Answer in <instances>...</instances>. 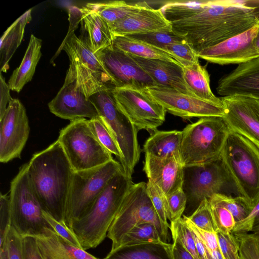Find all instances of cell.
Instances as JSON below:
<instances>
[{
  "label": "cell",
  "mask_w": 259,
  "mask_h": 259,
  "mask_svg": "<svg viewBox=\"0 0 259 259\" xmlns=\"http://www.w3.org/2000/svg\"><path fill=\"white\" fill-rule=\"evenodd\" d=\"M259 23L244 1H206L193 15L170 23L196 53L240 34Z\"/></svg>",
  "instance_id": "cell-1"
},
{
  "label": "cell",
  "mask_w": 259,
  "mask_h": 259,
  "mask_svg": "<svg viewBox=\"0 0 259 259\" xmlns=\"http://www.w3.org/2000/svg\"><path fill=\"white\" fill-rule=\"evenodd\" d=\"M27 163L30 182L44 210L65 223L74 171L58 140L34 153Z\"/></svg>",
  "instance_id": "cell-2"
},
{
  "label": "cell",
  "mask_w": 259,
  "mask_h": 259,
  "mask_svg": "<svg viewBox=\"0 0 259 259\" xmlns=\"http://www.w3.org/2000/svg\"><path fill=\"white\" fill-rule=\"evenodd\" d=\"M132 178L123 170L109 182L90 209L69 228L84 250L94 248L105 239L110 225L133 184Z\"/></svg>",
  "instance_id": "cell-3"
},
{
  "label": "cell",
  "mask_w": 259,
  "mask_h": 259,
  "mask_svg": "<svg viewBox=\"0 0 259 259\" xmlns=\"http://www.w3.org/2000/svg\"><path fill=\"white\" fill-rule=\"evenodd\" d=\"M231 131L223 117H206L182 131L180 162L184 167L202 165L221 159Z\"/></svg>",
  "instance_id": "cell-4"
},
{
  "label": "cell",
  "mask_w": 259,
  "mask_h": 259,
  "mask_svg": "<svg viewBox=\"0 0 259 259\" xmlns=\"http://www.w3.org/2000/svg\"><path fill=\"white\" fill-rule=\"evenodd\" d=\"M221 159L240 196L252 209L259 202V149L244 137L231 131Z\"/></svg>",
  "instance_id": "cell-5"
},
{
  "label": "cell",
  "mask_w": 259,
  "mask_h": 259,
  "mask_svg": "<svg viewBox=\"0 0 259 259\" xmlns=\"http://www.w3.org/2000/svg\"><path fill=\"white\" fill-rule=\"evenodd\" d=\"M113 89L101 90L90 96L89 99L118 146L121 154L119 161L124 174L132 178L140 158L139 131L118 108L113 95Z\"/></svg>",
  "instance_id": "cell-6"
},
{
  "label": "cell",
  "mask_w": 259,
  "mask_h": 259,
  "mask_svg": "<svg viewBox=\"0 0 259 259\" xmlns=\"http://www.w3.org/2000/svg\"><path fill=\"white\" fill-rule=\"evenodd\" d=\"M62 49L70 60L64 83H72L88 98L101 90L115 88L96 54L73 31L68 33Z\"/></svg>",
  "instance_id": "cell-7"
},
{
  "label": "cell",
  "mask_w": 259,
  "mask_h": 259,
  "mask_svg": "<svg viewBox=\"0 0 259 259\" xmlns=\"http://www.w3.org/2000/svg\"><path fill=\"white\" fill-rule=\"evenodd\" d=\"M145 223L153 224L163 242L169 240L168 231L162 224L148 193L147 183H133L107 233V237L112 241L110 251L119 247L123 237L132 229Z\"/></svg>",
  "instance_id": "cell-8"
},
{
  "label": "cell",
  "mask_w": 259,
  "mask_h": 259,
  "mask_svg": "<svg viewBox=\"0 0 259 259\" xmlns=\"http://www.w3.org/2000/svg\"><path fill=\"white\" fill-rule=\"evenodd\" d=\"M57 140L75 172L101 166L113 159L97 140L86 118L71 120Z\"/></svg>",
  "instance_id": "cell-9"
},
{
  "label": "cell",
  "mask_w": 259,
  "mask_h": 259,
  "mask_svg": "<svg viewBox=\"0 0 259 259\" xmlns=\"http://www.w3.org/2000/svg\"><path fill=\"white\" fill-rule=\"evenodd\" d=\"M28 163L22 165L10 184L11 226L22 237H34L51 227L42 215L44 210L28 175Z\"/></svg>",
  "instance_id": "cell-10"
},
{
  "label": "cell",
  "mask_w": 259,
  "mask_h": 259,
  "mask_svg": "<svg viewBox=\"0 0 259 259\" xmlns=\"http://www.w3.org/2000/svg\"><path fill=\"white\" fill-rule=\"evenodd\" d=\"M122 170L120 163L113 159L96 168L74 171L65 214L69 228L90 209L109 182Z\"/></svg>",
  "instance_id": "cell-11"
},
{
  "label": "cell",
  "mask_w": 259,
  "mask_h": 259,
  "mask_svg": "<svg viewBox=\"0 0 259 259\" xmlns=\"http://www.w3.org/2000/svg\"><path fill=\"white\" fill-rule=\"evenodd\" d=\"M183 189L187 204L196 208L202 200H208L215 194L241 196L221 159L202 165L184 167Z\"/></svg>",
  "instance_id": "cell-12"
},
{
  "label": "cell",
  "mask_w": 259,
  "mask_h": 259,
  "mask_svg": "<svg viewBox=\"0 0 259 259\" xmlns=\"http://www.w3.org/2000/svg\"><path fill=\"white\" fill-rule=\"evenodd\" d=\"M112 93L118 108L138 131L145 130L153 132L164 122L165 109L146 90L114 88Z\"/></svg>",
  "instance_id": "cell-13"
},
{
  "label": "cell",
  "mask_w": 259,
  "mask_h": 259,
  "mask_svg": "<svg viewBox=\"0 0 259 259\" xmlns=\"http://www.w3.org/2000/svg\"><path fill=\"white\" fill-rule=\"evenodd\" d=\"M146 91L166 111L184 119L223 117L225 114L223 104L204 100L171 88L155 86Z\"/></svg>",
  "instance_id": "cell-14"
},
{
  "label": "cell",
  "mask_w": 259,
  "mask_h": 259,
  "mask_svg": "<svg viewBox=\"0 0 259 259\" xmlns=\"http://www.w3.org/2000/svg\"><path fill=\"white\" fill-rule=\"evenodd\" d=\"M30 127L25 108L18 99L9 102L0 118V161L20 158L29 137Z\"/></svg>",
  "instance_id": "cell-15"
},
{
  "label": "cell",
  "mask_w": 259,
  "mask_h": 259,
  "mask_svg": "<svg viewBox=\"0 0 259 259\" xmlns=\"http://www.w3.org/2000/svg\"><path fill=\"white\" fill-rule=\"evenodd\" d=\"M95 54L115 88L146 90L156 86L130 54L113 45L99 51Z\"/></svg>",
  "instance_id": "cell-16"
},
{
  "label": "cell",
  "mask_w": 259,
  "mask_h": 259,
  "mask_svg": "<svg viewBox=\"0 0 259 259\" xmlns=\"http://www.w3.org/2000/svg\"><path fill=\"white\" fill-rule=\"evenodd\" d=\"M221 99L225 108L223 118L230 131L259 149V100L243 95L225 96Z\"/></svg>",
  "instance_id": "cell-17"
},
{
  "label": "cell",
  "mask_w": 259,
  "mask_h": 259,
  "mask_svg": "<svg viewBox=\"0 0 259 259\" xmlns=\"http://www.w3.org/2000/svg\"><path fill=\"white\" fill-rule=\"evenodd\" d=\"M258 28L259 23L240 34L201 50L197 53V56L208 62L220 65H239L258 58L259 54L254 40Z\"/></svg>",
  "instance_id": "cell-18"
},
{
  "label": "cell",
  "mask_w": 259,
  "mask_h": 259,
  "mask_svg": "<svg viewBox=\"0 0 259 259\" xmlns=\"http://www.w3.org/2000/svg\"><path fill=\"white\" fill-rule=\"evenodd\" d=\"M218 94L250 96L259 100V57L239 64L218 81Z\"/></svg>",
  "instance_id": "cell-19"
},
{
  "label": "cell",
  "mask_w": 259,
  "mask_h": 259,
  "mask_svg": "<svg viewBox=\"0 0 259 259\" xmlns=\"http://www.w3.org/2000/svg\"><path fill=\"white\" fill-rule=\"evenodd\" d=\"M51 113L60 118L71 120L89 119L99 116L92 102L72 83H64L55 98L48 104Z\"/></svg>",
  "instance_id": "cell-20"
},
{
  "label": "cell",
  "mask_w": 259,
  "mask_h": 259,
  "mask_svg": "<svg viewBox=\"0 0 259 259\" xmlns=\"http://www.w3.org/2000/svg\"><path fill=\"white\" fill-rule=\"evenodd\" d=\"M143 170L148 181L158 187L165 196L183 187L184 167L175 157L145 155Z\"/></svg>",
  "instance_id": "cell-21"
},
{
  "label": "cell",
  "mask_w": 259,
  "mask_h": 259,
  "mask_svg": "<svg viewBox=\"0 0 259 259\" xmlns=\"http://www.w3.org/2000/svg\"><path fill=\"white\" fill-rule=\"evenodd\" d=\"M114 36L128 35L172 29L161 9L142 7L125 18L109 24Z\"/></svg>",
  "instance_id": "cell-22"
},
{
  "label": "cell",
  "mask_w": 259,
  "mask_h": 259,
  "mask_svg": "<svg viewBox=\"0 0 259 259\" xmlns=\"http://www.w3.org/2000/svg\"><path fill=\"white\" fill-rule=\"evenodd\" d=\"M130 55L149 75L156 86L171 88L185 94L195 96L184 79L183 67L180 64L161 59H146Z\"/></svg>",
  "instance_id": "cell-23"
},
{
  "label": "cell",
  "mask_w": 259,
  "mask_h": 259,
  "mask_svg": "<svg viewBox=\"0 0 259 259\" xmlns=\"http://www.w3.org/2000/svg\"><path fill=\"white\" fill-rule=\"evenodd\" d=\"M81 32L79 37L96 54L112 45L114 35L109 24L96 11L85 7L80 9Z\"/></svg>",
  "instance_id": "cell-24"
},
{
  "label": "cell",
  "mask_w": 259,
  "mask_h": 259,
  "mask_svg": "<svg viewBox=\"0 0 259 259\" xmlns=\"http://www.w3.org/2000/svg\"><path fill=\"white\" fill-rule=\"evenodd\" d=\"M34 237L42 259H100L72 244L51 227Z\"/></svg>",
  "instance_id": "cell-25"
},
{
  "label": "cell",
  "mask_w": 259,
  "mask_h": 259,
  "mask_svg": "<svg viewBox=\"0 0 259 259\" xmlns=\"http://www.w3.org/2000/svg\"><path fill=\"white\" fill-rule=\"evenodd\" d=\"M42 41L31 34L28 47L20 66L11 75L8 84L10 90L19 93L31 80L41 57Z\"/></svg>",
  "instance_id": "cell-26"
},
{
  "label": "cell",
  "mask_w": 259,
  "mask_h": 259,
  "mask_svg": "<svg viewBox=\"0 0 259 259\" xmlns=\"http://www.w3.org/2000/svg\"><path fill=\"white\" fill-rule=\"evenodd\" d=\"M182 131H156L152 132L143 146L145 155L158 158L175 157L180 161Z\"/></svg>",
  "instance_id": "cell-27"
},
{
  "label": "cell",
  "mask_w": 259,
  "mask_h": 259,
  "mask_svg": "<svg viewBox=\"0 0 259 259\" xmlns=\"http://www.w3.org/2000/svg\"><path fill=\"white\" fill-rule=\"evenodd\" d=\"M104 259H173L172 244L162 241L122 246Z\"/></svg>",
  "instance_id": "cell-28"
},
{
  "label": "cell",
  "mask_w": 259,
  "mask_h": 259,
  "mask_svg": "<svg viewBox=\"0 0 259 259\" xmlns=\"http://www.w3.org/2000/svg\"><path fill=\"white\" fill-rule=\"evenodd\" d=\"M31 9H29L18 18L4 33L1 38V72H6L8 63L20 45L25 27L31 21Z\"/></svg>",
  "instance_id": "cell-29"
},
{
  "label": "cell",
  "mask_w": 259,
  "mask_h": 259,
  "mask_svg": "<svg viewBox=\"0 0 259 259\" xmlns=\"http://www.w3.org/2000/svg\"><path fill=\"white\" fill-rule=\"evenodd\" d=\"M184 79L193 94L204 100L223 104L221 98L215 96L210 87V77L206 66L200 63L183 67Z\"/></svg>",
  "instance_id": "cell-30"
},
{
  "label": "cell",
  "mask_w": 259,
  "mask_h": 259,
  "mask_svg": "<svg viewBox=\"0 0 259 259\" xmlns=\"http://www.w3.org/2000/svg\"><path fill=\"white\" fill-rule=\"evenodd\" d=\"M112 45L135 56L146 59H161L179 63L166 52L127 36H114Z\"/></svg>",
  "instance_id": "cell-31"
},
{
  "label": "cell",
  "mask_w": 259,
  "mask_h": 259,
  "mask_svg": "<svg viewBox=\"0 0 259 259\" xmlns=\"http://www.w3.org/2000/svg\"><path fill=\"white\" fill-rule=\"evenodd\" d=\"M85 7L94 10L109 24L125 18L142 8L123 1L89 3Z\"/></svg>",
  "instance_id": "cell-32"
},
{
  "label": "cell",
  "mask_w": 259,
  "mask_h": 259,
  "mask_svg": "<svg viewBox=\"0 0 259 259\" xmlns=\"http://www.w3.org/2000/svg\"><path fill=\"white\" fill-rule=\"evenodd\" d=\"M208 201L228 210L233 215L236 223L244 220L252 210L249 203L242 196L215 194Z\"/></svg>",
  "instance_id": "cell-33"
},
{
  "label": "cell",
  "mask_w": 259,
  "mask_h": 259,
  "mask_svg": "<svg viewBox=\"0 0 259 259\" xmlns=\"http://www.w3.org/2000/svg\"><path fill=\"white\" fill-rule=\"evenodd\" d=\"M206 1H169L161 10L170 23L189 17L197 13Z\"/></svg>",
  "instance_id": "cell-34"
},
{
  "label": "cell",
  "mask_w": 259,
  "mask_h": 259,
  "mask_svg": "<svg viewBox=\"0 0 259 259\" xmlns=\"http://www.w3.org/2000/svg\"><path fill=\"white\" fill-rule=\"evenodd\" d=\"M162 241L161 237L155 227L152 224L145 223L134 228L128 232L121 240L119 247L125 245Z\"/></svg>",
  "instance_id": "cell-35"
},
{
  "label": "cell",
  "mask_w": 259,
  "mask_h": 259,
  "mask_svg": "<svg viewBox=\"0 0 259 259\" xmlns=\"http://www.w3.org/2000/svg\"><path fill=\"white\" fill-rule=\"evenodd\" d=\"M89 124L99 142L107 151L111 154L115 155L120 160L121 154L118 146L100 116L89 119Z\"/></svg>",
  "instance_id": "cell-36"
},
{
  "label": "cell",
  "mask_w": 259,
  "mask_h": 259,
  "mask_svg": "<svg viewBox=\"0 0 259 259\" xmlns=\"http://www.w3.org/2000/svg\"><path fill=\"white\" fill-rule=\"evenodd\" d=\"M125 36L145 42L164 51L169 45L184 39L172 29Z\"/></svg>",
  "instance_id": "cell-37"
},
{
  "label": "cell",
  "mask_w": 259,
  "mask_h": 259,
  "mask_svg": "<svg viewBox=\"0 0 259 259\" xmlns=\"http://www.w3.org/2000/svg\"><path fill=\"white\" fill-rule=\"evenodd\" d=\"M169 229L172 239L178 240L195 259H199L193 233L182 218L178 221L170 222Z\"/></svg>",
  "instance_id": "cell-38"
},
{
  "label": "cell",
  "mask_w": 259,
  "mask_h": 259,
  "mask_svg": "<svg viewBox=\"0 0 259 259\" xmlns=\"http://www.w3.org/2000/svg\"><path fill=\"white\" fill-rule=\"evenodd\" d=\"M1 258L24 259L23 237L11 226L3 243L0 245Z\"/></svg>",
  "instance_id": "cell-39"
},
{
  "label": "cell",
  "mask_w": 259,
  "mask_h": 259,
  "mask_svg": "<svg viewBox=\"0 0 259 259\" xmlns=\"http://www.w3.org/2000/svg\"><path fill=\"white\" fill-rule=\"evenodd\" d=\"M165 51L183 67L199 64L197 53L184 39L169 45Z\"/></svg>",
  "instance_id": "cell-40"
},
{
  "label": "cell",
  "mask_w": 259,
  "mask_h": 259,
  "mask_svg": "<svg viewBox=\"0 0 259 259\" xmlns=\"http://www.w3.org/2000/svg\"><path fill=\"white\" fill-rule=\"evenodd\" d=\"M188 219L198 228L204 231L216 233L217 228L212 218L208 200H202Z\"/></svg>",
  "instance_id": "cell-41"
},
{
  "label": "cell",
  "mask_w": 259,
  "mask_h": 259,
  "mask_svg": "<svg viewBox=\"0 0 259 259\" xmlns=\"http://www.w3.org/2000/svg\"><path fill=\"white\" fill-rule=\"evenodd\" d=\"M187 202V196L183 187L165 196L166 209L168 220L170 222L182 218Z\"/></svg>",
  "instance_id": "cell-42"
},
{
  "label": "cell",
  "mask_w": 259,
  "mask_h": 259,
  "mask_svg": "<svg viewBox=\"0 0 259 259\" xmlns=\"http://www.w3.org/2000/svg\"><path fill=\"white\" fill-rule=\"evenodd\" d=\"M234 234L239 242L240 259H259V232Z\"/></svg>",
  "instance_id": "cell-43"
},
{
  "label": "cell",
  "mask_w": 259,
  "mask_h": 259,
  "mask_svg": "<svg viewBox=\"0 0 259 259\" xmlns=\"http://www.w3.org/2000/svg\"><path fill=\"white\" fill-rule=\"evenodd\" d=\"M209 203L217 230L224 233H232L236 223L232 214L224 207L210 201Z\"/></svg>",
  "instance_id": "cell-44"
},
{
  "label": "cell",
  "mask_w": 259,
  "mask_h": 259,
  "mask_svg": "<svg viewBox=\"0 0 259 259\" xmlns=\"http://www.w3.org/2000/svg\"><path fill=\"white\" fill-rule=\"evenodd\" d=\"M216 235L221 252L224 259H240L239 244L234 234L217 230Z\"/></svg>",
  "instance_id": "cell-45"
},
{
  "label": "cell",
  "mask_w": 259,
  "mask_h": 259,
  "mask_svg": "<svg viewBox=\"0 0 259 259\" xmlns=\"http://www.w3.org/2000/svg\"><path fill=\"white\" fill-rule=\"evenodd\" d=\"M147 189L153 205L162 224L168 231L169 225L167 222L165 196L158 187L149 181L147 183Z\"/></svg>",
  "instance_id": "cell-46"
},
{
  "label": "cell",
  "mask_w": 259,
  "mask_h": 259,
  "mask_svg": "<svg viewBox=\"0 0 259 259\" xmlns=\"http://www.w3.org/2000/svg\"><path fill=\"white\" fill-rule=\"evenodd\" d=\"M42 215L49 226L56 233L72 244L81 248L77 238L65 223L57 221L45 210L42 211Z\"/></svg>",
  "instance_id": "cell-47"
},
{
  "label": "cell",
  "mask_w": 259,
  "mask_h": 259,
  "mask_svg": "<svg viewBox=\"0 0 259 259\" xmlns=\"http://www.w3.org/2000/svg\"><path fill=\"white\" fill-rule=\"evenodd\" d=\"M250 231L259 232V202L244 220L236 223L232 233H244Z\"/></svg>",
  "instance_id": "cell-48"
},
{
  "label": "cell",
  "mask_w": 259,
  "mask_h": 259,
  "mask_svg": "<svg viewBox=\"0 0 259 259\" xmlns=\"http://www.w3.org/2000/svg\"><path fill=\"white\" fill-rule=\"evenodd\" d=\"M11 226L10 197L8 194L0 195V239L1 245Z\"/></svg>",
  "instance_id": "cell-49"
},
{
  "label": "cell",
  "mask_w": 259,
  "mask_h": 259,
  "mask_svg": "<svg viewBox=\"0 0 259 259\" xmlns=\"http://www.w3.org/2000/svg\"><path fill=\"white\" fill-rule=\"evenodd\" d=\"M182 219L186 225L200 239L208 250L212 251L220 249L216 233L207 232L198 228L186 215H183Z\"/></svg>",
  "instance_id": "cell-50"
},
{
  "label": "cell",
  "mask_w": 259,
  "mask_h": 259,
  "mask_svg": "<svg viewBox=\"0 0 259 259\" xmlns=\"http://www.w3.org/2000/svg\"><path fill=\"white\" fill-rule=\"evenodd\" d=\"M24 259H42L35 237L30 236L23 237Z\"/></svg>",
  "instance_id": "cell-51"
},
{
  "label": "cell",
  "mask_w": 259,
  "mask_h": 259,
  "mask_svg": "<svg viewBox=\"0 0 259 259\" xmlns=\"http://www.w3.org/2000/svg\"><path fill=\"white\" fill-rule=\"evenodd\" d=\"M1 103L0 118L2 117L5 112L9 102L12 99L10 94V87L2 73L0 75Z\"/></svg>",
  "instance_id": "cell-52"
},
{
  "label": "cell",
  "mask_w": 259,
  "mask_h": 259,
  "mask_svg": "<svg viewBox=\"0 0 259 259\" xmlns=\"http://www.w3.org/2000/svg\"><path fill=\"white\" fill-rule=\"evenodd\" d=\"M172 254L173 259H195L192 254L177 239H173Z\"/></svg>",
  "instance_id": "cell-53"
},
{
  "label": "cell",
  "mask_w": 259,
  "mask_h": 259,
  "mask_svg": "<svg viewBox=\"0 0 259 259\" xmlns=\"http://www.w3.org/2000/svg\"><path fill=\"white\" fill-rule=\"evenodd\" d=\"M245 4L253 9L254 13L259 22V1H244Z\"/></svg>",
  "instance_id": "cell-54"
},
{
  "label": "cell",
  "mask_w": 259,
  "mask_h": 259,
  "mask_svg": "<svg viewBox=\"0 0 259 259\" xmlns=\"http://www.w3.org/2000/svg\"><path fill=\"white\" fill-rule=\"evenodd\" d=\"M208 251H209L212 259H224V257L223 256L221 252L220 249L212 251H210L208 250Z\"/></svg>",
  "instance_id": "cell-55"
},
{
  "label": "cell",
  "mask_w": 259,
  "mask_h": 259,
  "mask_svg": "<svg viewBox=\"0 0 259 259\" xmlns=\"http://www.w3.org/2000/svg\"><path fill=\"white\" fill-rule=\"evenodd\" d=\"M254 41L255 49L258 53L259 54V28Z\"/></svg>",
  "instance_id": "cell-56"
},
{
  "label": "cell",
  "mask_w": 259,
  "mask_h": 259,
  "mask_svg": "<svg viewBox=\"0 0 259 259\" xmlns=\"http://www.w3.org/2000/svg\"><path fill=\"white\" fill-rule=\"evenodd\" d=\"M1 259H3V258H1Z\"/></svg>",
  "instance_id": "cell-57"
}]
</instances>
